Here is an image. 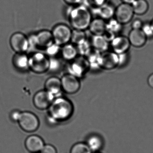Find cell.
<instances>
[{
  "label": "cell",
  "instance_id": "cell-1",
  "mask_svg": "<svg viewBox=\"0 0 153 153\" xmlns=\"http://www.w3.org/2000/svg\"><path fill=\"white\" fill-rule=\"evenodd\" d=\"M49 118L53 123L69 120L74 111V106L69 99L58 96L55 98L48 108Z\"/></svg>",
  "mask_w": 153,
  "mask_h": 153
},
{
  "label": "cell",
  "instance_id": "cell-2",
  "mask_svg": "<svg viewBox=\"0 0 153 153\" xmlns=\"http://www.w3.org/2000/svg\"><path fill=\"white\" fill-rule=\"evenodd\" d=\"M70 7L66 11V16L73 29L85 31L88 29L92 18L88 7L80 4Z\"/></svg>",
  "mask_w": 153,
  "mask_h": 153
},
{
  "label": "cell",
  "instance_id": "cell-3",
  "mask_svg": "<svg viewBox=\"0 0 153 153\" xmlns=\"http://www.w3.org/2000/svg\"><path fill=\"white\" fill-rule=\"evenodd\" d=\"M49 57L46 54L35 52L29 56V69L36 74L48 71Z\"/></svg>",
  "mask_w": 153,
  "mask_h": 153
},
{
  "label": "cell",
  "instance_id": "cell-4",
  "mask_svg": "<svg viewBox=\"0 0 153 153\" xmlns=\"http://www.w3.org/2000/svg\"><path fill=\"white\" fill-rule=\"evenodd\" d=\"M54 43L62 46L71 42L72 30L69 26L63 23L55 26L51 30Z\"/></svg>",
  "mask_w": 153,
  "mask_h": 153
},
{
  "label": "cell",
  "instance_id": "cell-5",
  "mask_svg": "<svg viewBox=\"0 0 153 153\" xmlns=\"http://www.w3.org/2000/svg\"><path fill=\"white\" fill-rule=\"evenodd\" d=\"M90 69V65L86 57L78 56L73 61L70 62L68 67V73L80 79Z\"/></svg>",
  "mask_w": 153,
  "mask_h": 153
},
{
  "label": "cell",
  "instance_id": "cell-6",
  "mask_svg": "<svg viewBox=\"0 0 153 153\" xmlns=\"http://www.w3.org/2000/svg\"><path fill=\"white\" fill-rule=\"evenodd\" d=\"M18 122L21 128L28 133L35 132L39 126L38 117L34 113L29 111L21 112Z\"/></svg>",
  "mask_w": 153,
  "mask_h": 153
},
{
  "label": "cell",
  "instance_id": "cell-7",
  "mask_svg": "<svg viewBox=\"0 0 153 153\" xmlns=\"http://www.w3.org/2000/svg\"><path fill=\"white\" fill-rule=\"evenodd\" d=\"M55 96L46 90H40L37 92L33 98V103L37 109L40 110L48 109Z\"/></svg>",
  "mask_w": 153,
  "mask_h": 153
},
{
  "label": "cell",
  "instance_id": "cell-8",
  "mask_svg": "<svg viewBox=\"0 0 153 153\" xmlns=\"http://www.w3.org/2000/svg\"><path fill=\"white\" fill-rule=\"evenodd\" d=\"M62 91L69 94H75L81 88L80 79L70 74H65L61 78Z\"/></svg>",
  "mask_w": 153,
  "mask_h": 153
},
{
  "label": "cell",
  "instance_id": "cell-9",
  "mask_svg": "<svg viewBox=\"0 0 153 153\" xmlns=\"http://www.w3.org/2000/svg\"><path fill=\"white\" fill-rule=\"evenodd\" d=\"M10 44L12 50L16 53H26L29 50L28 37L21 32L13 34L10 38Z\"/></svg>",
  "mask_w": 153,
  "mask_h": 153
},
{
  "label": "cell",
  "instance_id": "cell-10",
  "mask_svg": "<svg viewBox=\"0 0 153 153\" xmlns=\"http://www.w3.org/2000/svg\"><path fill=\"white\" fill-rule=\"evenodd\" d=\"M134 14L131 4L122 3L116 7L114 18L122 25H125L132 20Z\"/></svg>",
  "mask_w": 153,
  "mask_h": 153
},
{
  "label": "cell",
  "instance_id": "cell-11",
  "mask_svg": "<svg viewBox=\"0 0 153 153\" xmlns=\"http://www.w3.org/2000/svg\"><path fill=\"white\" fill-rule=\"evenodd\" d=\"M118 66V56L117 54L110 51H106L101 54L100 58V69L106 71H111Z\"/></svg>",
  "mask_w": 153,
  "mask_h": 153
},
{
  "label": "cell",
  "instance_id": "cell-12",
  "mask_svg": "<svg viewBox=\"0 0 153 153\" xmlns=\"http://www.w3.org/2000/svg\"><path fill=\"white\" fill-rule=\"evenodd\" d=\"M112 51L116 53H126L130 48V42L128 38L125 36H116L110 43Z\"/></svg>",
  "mask_w": 153,
  "mask_h": 153
},
{
  "label": "cell",
  "instance_id": "cell-13",
  "mask_svg": "<svg viewBox=\"0 0 153 153\" xmlns=\"http://www.w3.org/2000/svg\"><path fill=\"white\" fill-rule=\"evenodd\" d=\"M38 49H45L54 43L52 32L43 30L36 34Z\"/></svg>",
  "mask_w": 153,
  "mask_h": 153
},
{
  "label": "cell",
  "instance_id": "cell-14",
  "mask_svg": "<svg viewBox=\"0 0 153 153\" xmlns=\"http://www.w3.org/2000/svg\"><path fill=\"white\" fill-rule=\"evenodd\" d=\"M27 150L31 153L39 152L45 146L44 141L37 135H31L27 137L25 142Z\"/></svg>",
  "mask_w": 153,
  "mask_h": 153
},
{
  "label": "cell",
  "instance_id": "cell-15",
  "mask_svg": "<svg viewBox=\"0 0 153 153\" xmlns=\"http://www.w3.org/2000/svg\"><path fill=\"white\" fill-rule=\"evenodd\" d=\"M116 7L111 4L107 2L96 9H94L95 14L98 17L108 21L114 18Z\"/></svg>",
  "mask_w": 153,
  "mask_h": 153
},
{
  "label": "cell",
  "instance_id": "cell-16",
  "mask_svg": "<svg viewBox=\"0 0 153 153\" xmlns=\"http://www.w3.org/2000/svg\"><path fill=\"white\" fill-rule=\"evenodd\" d=\"M128 38L131 45L138 48L144 46L147 39L141 30L132 29Z\"/></svg>",
  "mask_w": 153,
  "mask_h": 153
},
{
  "label": "cell",
  "instance_id": "cell-17",
  "mask_svg": "<svg viewBox=\"0 0 153 153\" xmlns=\"http://www.w3.org/2000/svg\"><path fill=\"white\" fill-rule=\"evenodd\" d=\"M45 89L53 94L56 97L59 96L62 91L61 79L56 76H51L45 82Z\"/></svg>",
  "mask_w": 153,
  "mask_h": 153
},
{
  "label": "cell",
  "instance_id": "cell-18",
  "mask_svg": "<svg viewBox=\"0 0 153 153\" xmlns=\"http://www.w3.org/2000/svg\"><path fill=\"white\" fill-rule=\"evenodd\" d=\"M12 63L15 69L19 71H25L29 69V56L25 53H16Z\"/></svg>",
  "mask_w": 153,
  "mask_h": 153
},
{
  "label": "cell",
  "instance_id": "cell-19",
  "mask_svg": "<svg viewBox=\"0 0 153 153\" xmlns=\"http://www.w3.org/2000/svg\"><path fill=\"white\" fill-rule=\"evenodd\" d=\"M88 29L93 36H102L106 30V21L99 17L92 19Z\"/></svg>",
  "mask_w": 153,
  "mask_h": 153
},
{
  "label": "cell",
  "instance_id": "cell-20",
  "mask_svg": "<svg viewBox=\"0 0 153 153\" xmlns=\"http://www.w3.org/2000/svg\"><path fill=\"white\" fill-rule=\"evenodd\" d=\"M92 47L100 53L108 51L109 48L110 43L102 36H93L91 42Z\"/></svg>",
  "mask_w": 153,
  "mask_h": 153
},
{
  "label": "cell",
  "instance_id": "cell-21",
  "mask_svg": "<svg viewBox=\"0 0 153 153\" xmlns=\"http://www.w3.org/2000/svg\"><path fill=\"white\" fill-rule=\"evenodd\" d=\"M60 54L64 60L70 62L73 61L78 55L76 46L70 43L62 46Z\"/></svg>",
  "mask_w": 153,
  "mask_h": 153
},
{
  "label": "cell",
  "instance_id": "cell-22",
  "mask_svg": "<svg viewBox=\"0 0 153 153\" xmlns=\"http://www.w3.org/2000/svg\"><path fill=\"white\" fill-rule=\"evenodd\" d=\"M86 144L91 151L96 152H99L102 148L103 142L100 136L93 134L87 138Z\"/></svg>",
  "mask_w": 153,
  "mask_h": 153
},
{
  "label": "cell",
  "instance_id": "cell-23",
  "mask_svg": "<svg viewBox=\"0 0 153 153\" xmlns=\"http://www.w3.org/2000/svg\"><path fill=\"white\" fill-rule=\"evenodd\" d=\"M101 54V53L92 48L90 53L85 56L89 62L91 69L94 70L100 69V62Z\"/></svg>",
  "mask_w": 153,
  "mask_h": 153
},
{
  "label": "cell",
  "instance_id": "cell-24",
  "mask_svg": "<svg viewBox=\"0 0 153 153\" xmlns=\"http://www.w3.org/2000/svg\"><path fill=\"white\" fill-rule=\"evenodd\" d=\"M134 14L142 15L148 11L149 4L146 0H135L131 4Z\"/></svg>",
  "mask_w": 153,
  "mask_h": 153
},
{
  "label": "cell",
  "instance_id": "cell-25",
  "mask_svg": "<svg viewBox=\"0 0 153 153\" xmlns=\"http://www.w3.org/2000/svg\"><path fill=\"white\" fill-rule=\"evenodd\" d=\"M123 25L113 18L106 22V30H108L117 36L122 31Z\"/></svg>",
  "mask_w": 153,
  "mask_h": 153
},
{
  "label": "cell",
  "instance_id": "cell-26",
  "mask_svg": "<svg viewBox=\"0 0 153 153\" xmlns=\"http://www.w3.org/2000/svg\"><path fill=\"white\" fill-rule=\"evenodd\" d=\"M86 39V35L84 30H72L71 42L75 46Z\"/></svg>",
  "mask_w": 153,
  "mask_h": 153
},
{
  "label": "cell",
  "instance_id": "cell-27",
  "mask_svg": "<svg viewBox=\"0 0 153 153\" xmlns=\"http://www.w3.org/2000/svg\"><path fill=\"white\" fill-rule=\"evenodd\" d=\"M76 47L78 54L84 56H86L92 48L91 42L87 39L76 45Z\"/></svg>",
  "mask_w": 153,
  "mask_h": 153
},
{
  "label": "cell",
  "instance_id": "cell-28",
  "mask_svg": "<svg viewBox=\"0 0 153 153\" xmlns=\"http://www.w3.org/2000/svg\"><path fill=\"white\" fill-rule=\"evenodd\" d=\"M71 153H91V151L86 144L79 143L72 147Z\"/></svg>",
  "mask_w": 153,
  "mask_h": 153
},
{
  "label": "cell",
  "instance_id": "cell-29",
  "mask_svg": "<svg viewBox=\"0 0 153 153\" xmlns=\"http://www.w3.org/2000/svg\"><path fill=\"white\" fill-rule=\"evenodd\" d=\"M61 48L62 47L53 43L45 49L46 54L49 57H56L61 53Z\"/></svg>",
  "mask_w": 153,
  "mask_h": 153
},
{
  "label": "cell",
  "instance_id": "cell-30",
  "mask_svg": "<svg viewBox=\"0 0 153 153\" xmlns=\"http://www.w3.org/2000/svg\"><path fill=\"white\" fill-rule=\"evenodd\" d=\"M62 62L56 57H49L48 71L55 73L58 71L62 67Z\"/></svg>",
  "mask_w": 153,
  "mask_h": 153
},
{
  "label": "cell",
  "instance_id": "cell-31",
  "mask_svg": "<svg viewBox=\"0 0 153 153\" xmlns=\"http://www.w3.org/2000/svg\"><path fill=\"white\" fill-rule=\"evenodd\" d=\"M141 30L147 39L153 37V27L151 22L143 23Z\"/></svg>",
  "mask_w": 153,
  "mask_h": 153
},
{
  "label": "cell",
  "instance_id": "cell-32",
  "mask_svg": "<svg viewBox=\"0 0 153 153\" xmlns=\"http://www.w3.org/2000/svg\"><path fill=\"white\" fill-rule=\"evenodd\" d=\"M118 56V67H122L125 66L128 62L129 60V55L128 52L119 54Z\"/></svg>",
  "mask_w": 153,
  "mask_h": 153
},
{
  "label": "cell",
  "instance_id": "cell-33",
  "mask_svg": "<svg viewBox=\"0 0 153 153\" xmlns=\"http://www.w3.org/2000/svg\"><path fill=\"white\" fill-rule=\"evenodd\" d=\"M108 0H86V2L93 9H96L108 2Z\"/></svg>",
  "mask_w": 153,
  "mask_h": 153
},
{
  "label": "cell",
  "instance_id": "cell-34",
  "mask_svg": "<svg viewBox=\"0 0 153 153\" xmlns=\"http://www.w3.org/2000/svg\"><path fill=\"white\" fill-rule=\"evenodd\" d=\"M40 153H57V151L55 147L52 145H45Z\"/></svg>",
  "mask_w": 153,
  "mask_h": 153
},
{
  "label": "cell",
  "instance_id": "cell-35",
  "mask_svg": "<svg viewBox=\"0 0 153 153\" xmlns=\"http://www.w3.org/2000/svg\"><path fill=\"white\" fill-rule=\"evenodd\" d=\"M21 111L19 110H13L10 114V119L13 122H18L20 116Z\"/></svg>",
  "mask_w": 153,
  "mask_h": 153
},
{
  "label": "cell",
  "instance_id": "cell-36",
  "mask_svg": "<svg viewBox=\"0 0 153 153\" xmlns=\"http://www.w3.org/2000/svg\"><path fill=\"white\" fill-rule=\"evenodd\" d=\"M143 22L140 19H135L131 23L132 29L141 30L143 27Z\"/></svg>",
  "mask_w": 153,
  "mask_h": 153
},
{
  "label": "cell",
  "instance_id": "cell-37",
  "mask_svg": "<svg viewBox=\"0 0 153 153\" xmlns=\"http://www.w3.org/2000/svg\"><path fill=\"white\" fill-rule=\"evenodd\" d=\"M63 1L69 6H74V5L80 4L83 0H63Z\"/></svg>",
  "mask_w": 153,
  "mask_h": 153
},
{
  "label": "cell",
  "instance_id": "cell-38",
  "mask_svg": "<svg viewBox=\"0 0 153 153\" xmlns=\"http://www.w3.org/2000/svg\"><path fill=\"white\" fill-rule=\"evenodd\" d=\"M147 83L149 86L153 89V73L151 74L148 77Z\"/></svg>",
  "mask_w": 153,
  "mask_h": 153
},
{
  "label": "cell",
  "instance_id": "cell-39",
  "mask_svg": "<svg viewBox=\"0 0 153 153\" xmlns=\"http://www.w3.org/2000/svg\"><path fill=\"white\" fill-rule=\"evenodd\" d=\"M135 0H121L122 3H125L128 4H132Z\"/></svg>",
  "mask_w": 153,
  "mask_h": 153
},
{
  "label": "cell",
  "instance_id": "cell-40",
  "mask_svg": "<svg viewBox=\"0 0 153 153\" xmlns=\"http://www.w3.org/2000/svg\"><path fill=\"white\" fill-rule=\"evenodd\" d=\"M151 24H152V26L153 27V19L152 20V21L151 22Z\"/></svg>",
  "mask_w": 153,
  "mask_h": 153
},
{
  "label": "cell",
  "instance_id": "cell-41",
  "mask_svg": "<svg viewBox=\"0 0 153 153\" xmlns=\"http://www.w3.org/2000/svg\"></svg>",
  "mask_w": 153,
  "mask_h": 153
}]
</instances>
